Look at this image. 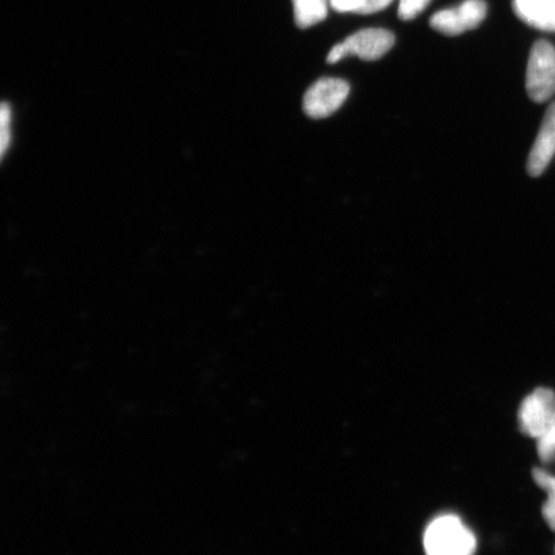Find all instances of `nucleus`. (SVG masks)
<instances>
[{
    "label": "nucleus",
    "instance_id": "f257e3e1",
    "mask_svg": "<svg viewBox=\"0 0 555 555\" xmlns=\"http://www.w3.org/2000/svg\"><path fill=\"white\" fill-rule=\"evenodd\" d=\"M427 555H474L476 537L456 516H441L428 525L423 538Z\"/></svg>",
    "mask_w": 555,
    "mask_h": 555
},
{
    "label": "nucleus",
    "instance_id": "f03ea898",
    "mask_svg": "<svg viewBox=\"0 0 555 555\" xmlns=\"http://www.w3.org/2000/svg\"><path fill=\"white\" fill-rule=\"evenodd\" d=\"M526 88L533 102L543 103L555 93V48L545 40L533 44L527 65Z\"/></svg>",
    "mask_w": 555,
    "mask_h": 555
},
{
    "label": "nucleus",
    "instance_id": "7ed1b4c3",
    "mask_svg": "<svg viewBox=\"0 0 555 555\" xmlns=\"http://www.w3.org/2000/svg\"><path fill=\"white\" fill-rule=\"evenodd\" d=\"M395 43L393 34L385 29H366L358 31L343 43L332 48L328 54L330 64L344 60L347 55H358L364 61H376L391 50Z\"/></svg>",
    "mask_w": 555,
    "mask_h": 555
},
{
    "label": "nucleus",
    "instance_id": "20e7f679",
    "mask_svg": "<svg viewBox=\"0 0 555 555\" xmlns=\"http://www.w3.org/2000/svg\"><path fill=\"white\" fill-rule=\"evenodd\" d=\"M518 423L522 434L540 439L555 423V393L550 388H537L520 404Z\"/></svg>",
    "mask_w": 555,
    "mask_h": 555
},
{
    "label": "nucleus",
    "instance_id": "39448f33",
    "mask_svg": "<svg viewBox=\"0 0 555 555\" xmlns=\"http://www.w3.org/2000/svg\"><path fill=\"white\" fill-rule=\"evenodd\" d=\"M345 80L324 78L312 85L304 96V111L311 119H325L336 113L349 96Z\"/></svg>",
    "mask_w": 555,
    "mask_h": 555
},
{
    "label": "nucleus",
    "instance_id": "423d86ee",
    "mask_svg": "<svg viewBox=\"0 0 555 555\" xmlns=\"http://www.w3.org/2000/svg\"><path fill=\"white\" fill-rule=\"evenodd\" d=\"M488 13V5L483 0H466L456 9L443 10L435 13L431 26L435 30L455 37L464 31L476 29Z\"/></svg>",
    "mask_w": 555,
    "mask_h": 555
},
{
    "label": "nucleus",
    "instance_id": "0eeeda50",
    "mask_svg": "<svg viewBox=\"0 0 555 555\" xmlns=\"http://www.w3.org/2000/svg\"><path fill=\"white\" fill-rule=\"evenodd\" d=\"M555 155V102L547 108L546 114L541 124L539 134L533 147L530 152L529 162H527V171L533 178L540 177L541 173L551 164Z\"/></svg>",
    "mask_w": 555,
    "mask_h": 555
},
{
    "label": "nucleus",
    "instance_id": "6e6552de",
    "mask_svg": "<svg viewBox=\"0 0 555 555\" xmlns=\"http://www.w3.org/2000/svg\"><path fill=\"white\" fill-rule=\"evenodd\" d=\"M555 0H513L516 15L532 27L551 31Z\"/></svg>",
    "mask_w": 555,
    "mask_h": 555
},
{
    "label": "nucleus",
    "instance_id": "1a4fd4ad",
    "mask_svg": "<svg viewBox=\"0 0 555 555\" xmlns=\"http://www.w3.org/2000/svg\"><path fill=\"white\" fill-rule=\"evenodd\" d=\"M295 21L298 27L307 29L327 17L328 0H293Z\"/></svg>",
    "mask_w": 555,
    "mask_h": 555
},
{
    "label": "nucleus",
    "instance_id": "9d476101",
    "mask_svg": "<svg viewBox=\"0 0 555 555\" xmlns=\"http://www.w3.org/2000/svg\"><path fill=\"white\" fill-rule=\"evenodd\" d=\"M532 477L539 488L546 492L547 499L543 506V517L547 526L555 531V477L541 468L533 469Z\"/></svg>",
    "mask_w": 555,
    "mask_h": 555
},
{
    "label": "nucleus",
    "instance_id": "9b49d317",
    "mask_svg": "<svg viewBox=\"0 0 555 555\" xmlns=\"http://www.w3.org/2000/svg\"><path fill=\"white\" fill-rule=\"evenodd\" d=\"M12 109L9 104L3 103L0 108V154L4 157L7 149L11 143Z\"/></svg>",
    "mask_w": 555,
    "mask_h": 555
},
{
    "label": "nucleus",
    "instance_id": "f8f14e48",
    "mask_svg": "<svg viewBox=\"0 0 555 555\" xmlns=\"http://www.w3.org/2000/svg\"><path fill=\"white\" fill-rule=\"evenodd\" d=\"M538 453L541 462L550 463L555 457V423L538 439Z\"/></svg>",
    "mask_w": 555,
    "mask_h": 555
},
{
    "label": "nucleus",
    "instance_id": "ddd939ff",
    "mask_svg": "<svg viewBox=\"0 0 555 555\" xmlns=\"http://www.w3.org/2000/svg\"><path fill=\"white\" fill-rule=\"evenodd\" d=\"M431 0H400L399 17L404 21L413 20L426 10Z\"/></svg>",
    "mask_w": 555,
    "mask_h": 555
},
{
    "label": "nucleus",
    "instance_id": "4468645a",
    "mask_svg": "<svg viewBox=\"0 0 555 555\" xmlns=\"http://www.w3.org/2000/svg\"><path fill=\"white\" fill-rule=\"evenodd\" d=\"M391 2L392 0H364L358 13H360V15H371V13L385 10Z\"/></svg>",
    "mask_w": 555,
    "mask_h": 555
},
{
    "label": "nucleus",
    "instance_id": "2eb2a0df",
    "mask_svg": "<svg viewBox=\"0 0 555 555\" xmlns=\"http://www.w3.org/2000/svg\"><path fill=\"white\" fill-rule=\"evenodd\" d=\"M364 0H331L333 10L337 12H356L360 10Z\"/></svg>",
    "mask_w": 555,
    "mask_h": 555
},
{
    "label": "nucleus",
    "instance_id": "dca6fc26",
    "mask_svg": "<svg viewBox=\"0 0 555 555\" xmlns=\"http://www.w3.org/2000/svg\"><path fill=\"white\" fill-rule=\"evenodd\" d=\"M551 31H555V5L553 11Z\"/></svg>",
    "mask_w": 555,
    "mask_h": 555
}]
</instances>
